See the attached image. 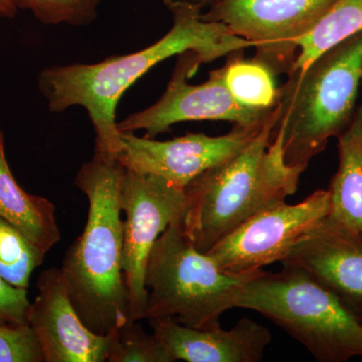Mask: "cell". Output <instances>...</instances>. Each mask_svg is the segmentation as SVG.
<instances>
[{
  "mask_svg": "<svg viewBox=\"0 0 362 362\" xmlns=\"http://www.w3.org/2000/svg\"><path fill=\"white\" fill-rule=\"evenodd\" d=\"M166 4L173 13V26L146 49L94 65L52 66L40 74V90L49 110L82 106L88 112L96 133L95 153L118 156L122 142L117 127V104L124 92L157 64L187 52H195L202 63H211L252 47L223 23L202 20L199 4L166 0Z\"/></svg>",
  "mask_w": 362,
  "mask_h": 362,
  "instance_id": "6da1fadb",
  "label": "cell"
},
{
  "mask_svg": "<svg viewBox=\"0 0 362 362\" xmlns=\"http://www.w3.org/2000/svg\"><path fill=\"white\" fill-rule=\"evenodd\" d=\"M123 171L116 158L98 153L78 170L75 185L87 197L89 213L82 235L66 250L59 269L74 308L98 335H109L129 320L122 268Z\"/></svg>",
  "mask_w": 362,
  "mask_h": 362,
  "instance_id": "7a4b0ae2",
  "label": "cell"
},
{
  "mask_svg": "<svg viewBox=\"0 0 362 362\" xmlns=\"http://www.w3.org/2000/svg\"><path fill=\"white\" fill-rule=\"evenodd\" d=\"M266 125L245 148L207 169L185 188L180 228L195 249L206 252L255 214L294 194L306 168L289 166L282 141Z\"/></svg>",
  "mask_w": 362,
  "mask_h": 362,
  "instance_id": "3957f363",
  "label": "cell"
},
{
  "mask_svg": "<svg viewBox=\"0 0 362 362\" xmlns=\"http://www.w3.org/2000/svg\"><path fill=\"white\" fill-rule=\"evenodd\" d=\"M362 73V30L289 74L274 105L272 135L282 141L286 164L307 168L356 113Z\"/></svg>",
  "mask_w": 362,
  "mask_h": 362,
  "instance_id": "277c9868",
  "label": "cell"
},
{
  "mask_svg": "<svg viewBox=\"0 0 362 362\" xmlns=\"http://www.w3.org/2000/svg\"><path fill=\"white\" fill-rule=\"evenodd\" d=\"M173 221L157 239L145 268L144 319L171 318L197 329L220 326L221 314L235 308L245 286L259 272L232 274L195 249Z\"/></svg>",
  "mask_w": 362,
  "mask_h": 362,
  "instance_id": "5b68a950",
  "label": "cell"
},
{
  "mask_svg": "<svg viewBox=\"0 0 362 362\" xmlns=\"http://www.w3.org/2000/svg\"><path fill=\"white\" fill-rule=\"evenodd\" d=\"M261 271L245 286L235 308L266 316L301 343L319 362L362 356V326L337 297L306 271L282 264Z\"/></svg>",
  "mask_w": 362,
  "mask_h": 362,
  "instance_id": "8992f818",
  "label": "cell"
},
{
  "mask_svg": "<svg viewBox=\"0 0 362 362\" xmlns=\"http://www.w3.org/2000/svg\"><path fill=\"white\" fill-rule=\"evenodd\" d=\"M337 0H209L202 20L216 21L251 42L254 59L273 73H291L296 42Z\"/></svg>",
  "mask_w": 362,
  "mask_h": 362,
  "instance_id": "52a82bcc",
  "label": "cell"
},
{
  "mask_svg": "<svg viewBox=\"0 0 362 362\" xmlns=\"http://www.w3.org/2000/svg\"><path fill=\"white\" fill-rule=\"evenodd\" d=\"M330 211L328 190H317L296 204L269 207L228 233L209 252L221 270L250 274L287 258L290 252L321 225Z\"/></svg>",
  "mask_w": 362,
  "mask_h": 362,
  "instance_id": "ba28073f",
  "label": "cell"
},
{
  "mask_svg": "<svg viewBox=\"0 0 362 362\" xmlns=\"http://www.w3.org/2000/svg\"><path fill=\"white\" fill-rule=\"evenodd\" d=\"M121 209L125 214L123 233V273L129 301V320L144 319L147 290L145 268L154 243L187 206L185 189L152 175L124 168Z\"/></svg>",
  "mask_w": 362,
  "mask_h": 362,
  "instance_id": "9c48e42d",
  "label": "cell"
},
{
  "mask_svg": "<svg viewBox=\"0 0 362 362\" xmlns=\"http://www.w3.org/2000/svg\"><path fill=\"white\" fill-rule=\"evenodd\" d=\"M201 64L202 59L194 52L180 54L173 78L160 99L149 108L117 123L118 130L121 133L145 130L144 137L154 139L157 135L168 132L175 124L188 121L223 120L252 127L268 120L273 107L256 110L238 103L226 88L223 69L211 71L209 80L201 85L188 84V78Z\"/></svg>",
  "mask_w": 362,
  "mask_h": 362,
  "instance_id": "30bf717a",
  "label": "cell"
},
{
  "mask_svg": "<svg viewBox=\"0 0 362 362\" xmlns=\"http://www.w3.org/2000/svg\"><path fill=\"white\" fill-rule=\"evenodd\" d=\"M267 121L252 127L235 125L230 133L218 137L189 133L168 141H156L123 132L122 147L116 159L128 170L159 176L185 189L207 169L245 148L261 132Z\"/></svg>",
  "mask_w": 362,
  "mask_h": 362,
  "instance_id": "8fae6325",
  "label": "cell"
},
{
  "mask_svg": "<svg viewBox=\"0 0 362 362\" xmlns=\"http://www.w3.org/2000/svg\"><path fill=\"white\" fill-rule=\"evenodd\" d=\"M37 289L28 325L39 338L45 361H107L110 335H98L85 325L71 304L61 270L42 272Z\"/></svg>",
  "mask_w": 362,
  "mask_h": 362,
  "instance_id": "7c38bea8",
  "label": "cell"
},
{
  "mask_svg": "<svg viewBox=\"0 0 362 362\" xmlns=\"http://www.w3.org/2000/svg\"><path fill=\"white\" fill-rule=\"evenodd\" d=\"M282 264L306 271L362 326L361 240L326 218L295 246Z\"/></svg>",
  "mask_w": 362,
  "mask_h": 362,
  "instance_id": "4fadbf2b",
  "label": "cell"
},
{
  "mask_svg": "<svg viewBox=\"0 0 362 362\" xmlns=\"http://www.w3.org/2000/svg\"><path fill=\"white\" fill-rule=\"evenodd\" d=\"M150 326L171 362H259L271 342L265 326L243 318L230 330L187 327L171 318H150Z\"/></svg>",
  "mask_w": 362,
  "mask_h": 362,
  "instance_id": "5bb4252c",
  "label": "cell"
},
{
  "mask_svg": "<svg viewBox=\"0 0 362 362\" xmlns=\"http://www.w3.org/2000/svg\"><path fill=\"white\" fill-rule=\"evenodd\" d=\"M337 139L339 165L327 189V220L362 240V102L351 125Z\"/></svg>",
  "mask_w": 362,
  "mask_h": 362,
  "instance_id": "9a60e30c",
  "label": "cell"
},
{
  "mask_svg": "<svg viewBox=\"0 0 362 362\" xmlns=\"http://www.w3.org/2000/svg\"><path fill=\"white\" fill-rule=\"evenodd\" d=\"M0 218L13 226L47 254L61 240L56 206L49 199L28 194L18 185L4 153L0 132Z\"/></svg>",
  "mask_w": 362,
  "mask_h": 362,
  "instance_id": "2e32d148",
  "label": "cell"
},
{
  "mask_svg": "<svg viewBox=\"0 0 362 362\" xmlns=\"http://www.w3.org/2000/svg\"><path fill=\"white\" fill-rule=\"evenodd\" d=\"M362 30V0H337L305 35L292 71L301 70L326 52Z\"/></svg>",
  "mask_w": 362,
  "mask_h": 362,
  "instance_id": "e0dca14e",
  "label": "cell"
},
{
  "mask_svg": "<svg viewBox=\"0 0 362 362\" xmlns=\"http://www.w3.org/2000/svg\"><path fill=\"white\" fill-rule=\"evenodd\" d=\"M221 69L226 88L238 103L256 110H267L276 104L278 89L274 75L263 64L232 56Z\"/></svg>",
  "mask_w": 362,
  "mask_h": 362,
  "instance_id": "ac0fdd59",
  "label": "cell"
},
{
  "mask_svg": "<svg viewBox=\"0 0 362 362\" xmlns=\"http://www.w3.org/2000/svg\"><path fill=\"white\" fill-rule=\"evenodd\" d=\"M45 254L13 226L0 218V276L9 284L28 289L33 272Z\"/></svg>",
  "mask_w": 362,
  "mask_h": 362,
  "instance_id": "d6986e66",
  "label": "cell"
},
{
  "mask_svg": "<svg viewBox=\"0 0 362 362\" xmlns=\"http://www.w3.org/2000/svg\"><path fill=\"white\" fill-rule=\"evenodd\" d=\"M109 335L107 361L171 362L156 335L146 334L137 320H128Z\"/></svg>",
  "mask_w": 362,
  "mask_h": 362,
  "instance_id": "ffe728a7",
  "label": "cell"
},
{
  "mask_svg": "<svg viewBox=\"0 0 362 362\" xmlns=\"http://www.w3.org/2000/svg\"><path fill=\"white\" fill-rule=\"evenodd\" d=\"M100 0H16L18 8L30 9L47 25L66 23L85 25L97 16Z\"/></svg>",
  "mask_w": 362,
  "mask_h": 362,
  "instance_id": "44dd1931",
  "label": "cell"
},
{
  "mask_svg": "<svg viewBox=\"0 0 362 362\" xmlns=\"http://www.w3.org/2000/svg\"><path fill=\"white\" fill-rule=\"evenodd\" d=\"M42 345L30 325L0 326V362H44Z\"/></svg>",
  "mask_w": 362,
  "mask_h": 362,
  "instance_id": "7402d4cb",
  "label": "cell"
},
{
  "mask_svg": "<svg viewBox=\"0 0 362 362\" xmlns=\"http://www.w3.org/2000/svg\"><path fill=\"white\" fill-rule=\"evenodd\" d=\"M26 290L14 287L0 276V326L28 325L30 302Z\"/></svg>",
  "mask_w": 362,
  "mask_h": 362,
  "instance_id": "603a6c76",
  "label": "cell"
},
{
  "mask_svg": "<svg viewBox=\"0 0 362 362\" xmlns=\"http://www.w3.org/2000/svg\"><path fill=\"white\" fill-rule=\"evenodd\" d=\"M18 8L16 0H0V18H13Z\"/></svg>",
  "mask_w": 362,
  "mask_h": 362,
  "instance_id": "cb8c5ba5",
  "label": "cell"
},
{
  "mask_svg": "<svg viewBox=\"0 0 362 362\" xmlns=\"http://www.w3.org/2000/svg\"><path fill=\"white\" fill-rule=\"evenodd\" d=\"M209 0H202V1L199 2V4H201V6H202V4H209Z\"/></svg>",
  "mask_w": 362,
  "mask_h": 362,
  "instance_id": "d4e9b609",
  "label": "cell"
},
{
  "mask_svg": "<svg viewBox=\"0 0 362 362\" xmlns=\"http://www.w3.org/2000/svg\"><path fill=\"white\" fill-rule=\"evenodd\" d=\"M361 78H362V73H361Z\"/></svg>",
  "mask_w": 362,
  "mask_h": 362,
  "instance_id": "484cf974",
  "label": "cell"
}]
</instances>
